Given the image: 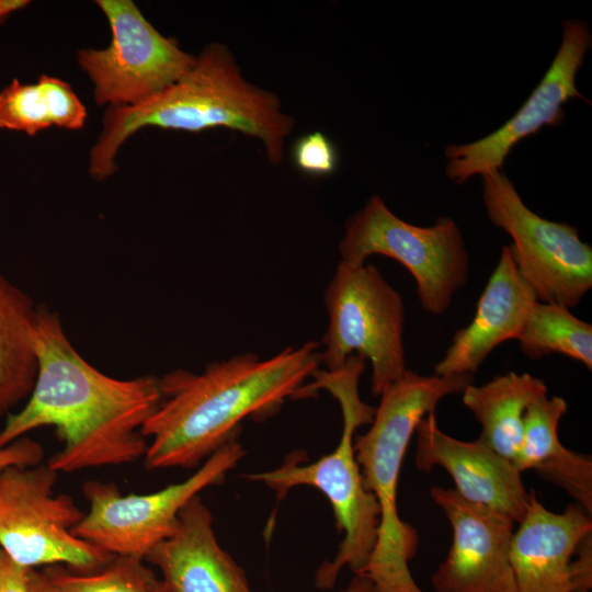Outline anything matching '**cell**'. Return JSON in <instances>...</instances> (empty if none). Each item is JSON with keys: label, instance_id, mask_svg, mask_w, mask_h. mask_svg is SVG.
Returning a JSON list of instances; mask_svg holds the SVG:
<instances>
[{"label": "cell", "instance_id": "6da1fadb", "mask_svg": "<svg viewBox=\"0 0 592 592\" xmlns=\"http://www.w3.org/2000/svg\"><path fill=\"white\" fill-rule=\"evenodd\" d=\"M34 348V386L23 408L9 413L0 448L52 426L62 446L46 464L59 474L143 458L148 441L140 429L162 399L159 377L119 379L100 372L78 352L58 314L46 306H38Z\"/></svg>", "mask_w": 592, "mask_h": 592}, {"label": "cell", "instance_id": "7a4b0ae2", "mask_svg": "<svg viewBox=\"0 0 592 592\" xmlns=\"http://www.w3.org/2000/svg\"><path fill=\"white\" fill-rule=\"evenodd\" d=\"M320 364L319 343L308 341L267 358L248 352L210 363L202 373L164 374L162 399L140 429L148 441L145 467L200 465L239 434L243 420H264L296 399Z\"/></svg>", "mask_w": 592, "mask_h": 592}, {"label": "cell", "instance_id": "3957f363", "mask_svg": "<svg viewBox=\"0 0 592 592\" xmlns=\"http://www.w3.org/2000/svg\"><path fill=\"white\" fill-rule=\"evenodd\" d=\"M294 124L277 95L249 82L230 49L212 43L166 90L137 105L109 107L90 152L89 172L99 181L111 177L123 144L146 127L192 133L227 128L257 138L267 160L280 164Z\"/></svg>", "mask_w": 592, "mask_h": 592}, {"label": "cell", "instance_id": "277c9868", "mask_svg": "<svg viewBox=\"0 0 592 592\" xmlns=\"http://www.w3.org/2000/svg\"><path fill=\"white\" fill-rule=\"evenodd\" d=\"M364 367L363 357L351 355L339 369L318 368L311 376L314 382L304 385L298 392L297 398H306L323 389L339 402L342 434L332 453L305 465L298 454L289 455L276 469L244 475L246 479L274 490L280 499L297 486L314 487L328 499L343 538L332 560L317 569L316 585L323 590L333 588L344 567L354 574L364 573L377 540L379 506L364 487L354 452L356 429L371 424L375 414V408L360 397L358 383Z\"/></svg>", "mask_w": 592, "mask_h": 592}, {"label": "cell", "instance_id": "5b68a950", "mask_svg": "<svg viewBox=\"0 0 592 592\" xmlns=\"http://www.w3.org/2000/svg\"><path fill=\"white\" fill-rule=\"evenodd\" d=\"M473 379L471 375L429 376L407 369L379 395L369 429L354 439L364 487L379 506L377 540L364 573L384 592H423L409 568L419 535L398 513L399 474L419 422Z\"/></svg>", "mask_w": 592, "mask_h": 592}, {"label": "cell", "instance_id": "8992f818", "mask_svg": "<svg viewBox=\"0 0 592 592\" xmlns=\"http://www.w3.org/2000/svg\"><path fill=\"white\" fill-rule=\"evenodd\" d=\"M338 249L340 261L348 264H364L373 254L399 262L415 281L420 306L433 316L449 308L469 275L465 240L452 218L415 226L395 215L378 195L348 219Z\"/></svg>", "mask_w": 592, "mask_h": 592}, {"label": "cell", "instance_id": "52a82bcc", "mask_svg": "<svg viewBox=\"0 0 592 592\" xmlns=\"http://www.w3.org/2000/svg\"><path fill=\"white\" fill-rule=\"evenodd\" d=\"M323 301L329 318L320 352L325 369L341 368L351 355L368 360L372 394L379 396L407 371L400 293L375 265L340 261Z\"/></svg>", "mask_w": 592, "mask_h": 592}, {"label": "cell", "instance_id": "ba28073f", "mask_svg": "<svg viewBox=\"0 0 592 592\" xmlns=\"http://www.w3.org/2000/svg\"><path fill=\"white\" fill-rule=\"evenodd\" d=\"M58 476L43 463L0 469V547L31 569L91 571L114 555L71 533L83 513L70 496L55 493Z\"/></svg>", "mask_w": 592, "mask_h": 592}, {"label": "cell", "instance_id": "9c48e42d", "mask_svg": "<svg viewBox=\"0 0 592 592\" xmlns=\"http://www.w3.org/2000/svg\"><path fill=\"white\" fill-rule=\"evenodd\" d=\"M238 434L183 481L145 494H122L113 482L89 480L82 491L89 510L71 533L112 555L145 559L175 528L181 509L204 489L225 480L244 456Z\"/></svg>", "mask_w": 592, "mask_h": 592}, {"label": "cell", "instance_id": "30bf717a", "mask_svg": "<svg viewBox=\"0 0 592 592\" xmlns=\"http://www.w3.org/2000/svg\"><path fill=\"white\" fill-rule=\"evenodd\" d=\"M481 178L488 218L511 238L513 261L537 300L578 306L592 288L591 246L576 227L532 212L502 170Z\"/></svg>", "mask_w": 592, "mask_h": 592}, {"label": "cell", "instance_id": "8fae6325", "mask_svg": "<svg viewBox=\"0 0 592 592\" xmlns=\"http://www.w3.org/2000/svg\"><path fill=\"white\" fill-rule=\"evenodd\" d=\"M111 27L104 48H83L77 59L99 105H137L177 82L195 61L162 35L132 0H98Z\"/></svg>", "mask_w": 592, "mask_h": 592}, {"label": "cell", "instance_id": "7c38bea8", "mask_svg": "<svg viewBox=\"0 0 592 592\" xmlns=\"http://www.w3.org/2000/svg\"><path fill=\"white\" fill-rule=\"evenodd\" d=\"M592 36L587 22H562V38L548 70L521 109L492 134L464 145L445 148V173L456 184L475 175L502 170L505 158L523 138L548 126H558L565 118L563 104L581 95L576 75L591 48Z\"/></svg>", "mask_w": 592, "mask_h": 592}, {"label": "cell", "instance_id": "4fadbf2b", "mask_svg": "<svg viewBox=\"0 0 592 592\" xmlns=\"http://www.w3.org/2000/svg\"><path fill=\"white\" fill-rule=\"evenodd\" d=\"M430 494L453 530L444 561L431 577L435 592H515L510 547L515 522L455 489L432 487Z\"/></svg>", "mask_w": 592, "mask_h": 592}, {"label": "cell", "instance_id": "5bb4252c", "mask_svg": "<svg viewBox=\"0 0 592 592\" xmlns=\"http://www.w3.org/2000/svg\"><path fill=\"white\" fill-rule=\"evenodd\" d=\"M415 434L414 463L419 470L430 473L440 466L449 474L464 499L493 509L515 523L524 519L531 492L526 491L521 473L480 436L467 442L446 434L434 412L419 422Z\"/></svg>", "mask_w": 592, "mask_h": 592}, {"label": "cell", "instance_id": "9a60e30c", "mask_svg": "<svg viewBox=\"0 0 592 592\" xmlns=\"http://www.w3.org/2000/svg\"><path fill=\"white\" fill-rule=\"evenodd\" d=\"M145 560L160 571L162 592H253L243 569L219 545L200 494L181 509L172 534Z\"/></svg>", "mask_w": 592, "mask_h": 592}, {"label": "cell", "instance_id": "2e32d148", "mask_svg": "<svg viewBox=\"0 0 592 592\" xmlns=\"http://www.w3.org/2000/svg\"><path fill=\"white\" fill-rule=\"evenodd\" d=\"M538 301L519 273L509 244L503 246L476 306L471 321L455 332L434 375H471L501 343L516 340Z\"/></svg>", "mask_w": 592, "mask_h": 592}, {"label": "cell", "instance_id": "e0dca14e", "mask_svg": "<svg viewBox=\"0 0 592 592\" xmlns=\"http://www.w3.org/2000/svg\"><path fill=\"white\" fill-rule=\"evenodd\" d=\"M591 533V516L582 506L574 503L555 513L531 491L528 509L510 547L515 592H571V559Z\"/></svg>", "mask_w": 592, "mask_h": 592}, {"label": "cell", "instance_id": "ac0fdd59", "mask_svg": "<svg viewBox=\"0 0 592 592\" xmlns=\"http://www.w3.org/2000/svg\"><path fill=\"white\" fill-rule=\"evenodd\" d=\"M566 411L567 402L558 396H546L530 405L513 464L521 474L533 469L544 480L563 489L591 516L592 459L561 444L558 426Z\"/></svg>", "mask_w": 592, "mask_h": 592}, {"label": "cell", "instance_id": "d6986e66", "mask_svg": "<svg viewBox=\"0 0 592 592\" xmlns=\"http://www.w3.org/2000/svg\"><path fill=\"white\" fill-rule=\"evenodd\" d=\"M544 380L528 373L509 372L488 383H473L462 391L464 406L481 425L480 437L513 463L523 436V417L530 405L547 396Z\"/></svg>", "mask_w": 592, "mask_h": 592}, {"label": "cell", "instance_id": "ffe728a7", "mask_svg": "<svg viewBox=\"0 0 592 592\" xmlns=\"http://www.w3.org/2000/svg\"><path fill=\"white\" fill-rule=\"evenodd\" d=\"M37 312L32 298L0 273V419L34 386Z\"/></svg>", "mask_w": 592, "mask_h": 592}, {"label": "cell", "instance_id": "44dd1931", "mask_svg": "<svg viewBox=\"0 0 592 592\" xmlns=\"http://www.w3.org/2000/svg\"><path fill=\"white\" fill-rule=\"evenodd\" d=\"M87 109L70 84L59 78L42 75L34 83L18 79L0 92V128L34 136L56 126L81 129Z\"/></svg>", "mask_w": 592, "mask_h": 592}, {"label": "cell", "instance_id": "7402d4cb", "mask_svg": "<svg viewBox=\"0 0 592 592\" xmlns=\"http://www.w3.org/2000/svg\"><path fill=\"white\" fill-rule=\"evenodd\" d=\"M516 340L528 358L558 353L592 369V326L563 305L536 301Z\"/></svg>", "mask_w": 592, "mask_h": 592}, {"label": "cell", "instance_id": "603a6c76", "mask_svg": "<svg viewBox=\"0 0 592 592\" xmlns=\"http://www.w3.org/2000/svg\"><path fill=\"white\" fill-rule=\"evenodd\" d=\"M144 561L114 555L91 571L56 565L48 566L43 573L56 592H162L160 578Z\"/></svg>", "mask_w": 592, "mask_h": 592}, {"label": "cell", "instance_id": "cb8c5ba5", "mask_svg": "<svg viewBox=\"0 0 592 592\" xmlns=\"http://www.w3.org/2000/svg\"><path fill=\"white\" fill-rule=\"evenodd\" d=\"M292 159L298 170L310 177L330 175L339 163L334 144L321 132L299 137L292 148Z\"/></svg>", "mask_w": 592, "mask_h": 592}, {"label": "cell", "instance_id": "d4e9b609", "mask_svg": "<svg viewBox=\"0 0 592 592\" xmlns=\"http://www.w3.org/2000/svg\"><path fill=\"white\" fill-rule=\"evenodd\" d=\"M43 458V446L30 437L23 436L0 448V469L9 466H34L41 464Z\"/></svg>", "mask_w": 592, "mask_h": 592}, {"label": "cell", "instance_id": "484cf974", "mask_svg": "<svg viewBox=\"0 0 592 592\" xmlns=\"http://www.w3.org/2000/svg\"><path fill=\"white\" fill-rule=\"evenodd\" d=\"M570 563L571 592H590L592 588V534L577 546Z\"/></svg>", "mask_w": 592, "mask_h": 592}, {"label": "cell", "instance_id": "4316f807", "mask_svg": "<svg viewBox=\"0 0 592 592\" xmlns=\"http://www.w3.org/2000/svg\"><path fill=\"white\" fill-rule=\"evenodd\" d=\"M31 570L15 562L0 547V592H26Z\"/></svg>", "mask_w": 592, "mask_h": 592}, {"label": "cell", "instance_id": "83f0119b", "mask_svg": "<svg viewBox=\"0 0 592 592\" xmlns=\"http://www.w3.org/2000/svg\"><path fill=\"white\" fill-rule=\"evenodd\" d=\"M340 592H384L366 574H354L348 587Z\"/></svg>", "mask_w": 592, "mask_h": 592}, {"label": "cell", "instance_id": "f1b7e54d", "mask_svg": "<svg viewBox=\"0 0 592 592\" xmlns=\"http://www.w3.org/2000/svg\"><path fill=\"white\" fill-rule=\"evenodd\" d=\"M26 592H56L47 581L43 571L32 569L29 576Z\"/></svg>", "mask_w": 592, "mask_h": 592}, {"label": "cell", "instance_id": "f546056e", "mask_svg": "<svg viewBox=\"0 0 592 592\" xmlns=\"http://www.w3.org/2000/svg\"><path fill=\"white\" fill-rule=\"evenodd\" d=\"M27 4H30V1L26 0H0V26L11 13Z\"/></svg>", "mask_w": 592, "mask_h": 592}]
</instances>
